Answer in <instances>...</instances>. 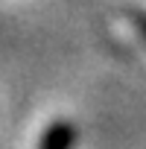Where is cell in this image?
Returning a JSON list of instances; mask_svg holds the SVG:
<instances>
[{"mask_svg":"<svg viewBox=\"0 0 146 149\" xmlns=\"http://www.w3.org/2000/svg\"><path fill=\"white\" fill-rule=\"evenodd\" d=\"M131 24H134V29L140 32V38L146 41V12H131Z\"/></svg>","mask_w":146,"mask_h":149,"instance_id":"cell-2","label":"cell"},{"mask_svg":"<svg viewBox=\"0 0 146 149\" xmlns=\"http://www.w3.org/2000/svg\"><path fill=\"white\" fill-rule=\"evenodd\" d=\"M73 143H76V126L70 120H56L41 134L38 149H73Z\"/></svg>","mask_w":146,"mask_h":149,"instance_id":"cell-1","label":"cell"}]
</instances>
